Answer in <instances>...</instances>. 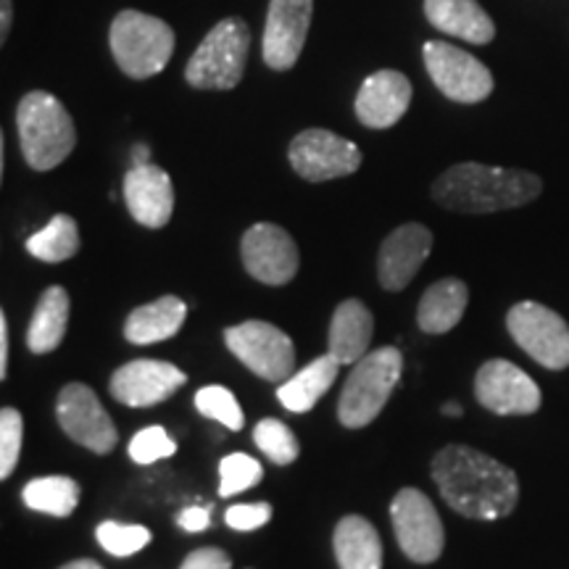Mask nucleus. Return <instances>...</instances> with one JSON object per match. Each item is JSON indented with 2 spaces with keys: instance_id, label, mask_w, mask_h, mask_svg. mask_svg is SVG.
Listing matches in <instances>:
<instances>
[{
  "instance_id": "34",
  "label": "nucleus",
  "mask_w": 569,
  "mask_h": 569,
  "mask_svg": "<svg viewBox=\"0 0 569 569\" xmlns=\"http://www.w3.org/2000/svg\"><path fill=\"white\" fill-rule=\"evenodd\" d=\"M177 443L169 438V432L161 425H151L146 430H140L138 436L130 440V457L138 465H153L159 459L174 457Z\"/></svg>"
},
{
  "instance_id": "33",
  "label": "nucleus",
  "mask_w": 569,
  "mask_h": 569,
  "mask_svg": "<svg viewBox=\"0 0 569 569\" xmlns=\"http://www.w3.org/2000/svg\"><path fill=\"white\" fill-rule=\"evenodd\" d=\"M21 438H24V419L17 409L6 407L0 411V478L3 480H9L13 469H17Z\"/></svg>"
},
{
  "instance_id": "2",
  "label": "nucleus",
  "mask_w": 569,
  "mask_h": 569,
  "mask_svg": "<svg viewBox=\"0 0 569 569\" xmlns=\"http://www.w3.org/2000/svg\"><path fill=\"white\" fill-rule=\"evenodd\" d=\"M543 193V180L528 169L465 161L432 182V201L457 213H496L528 206Z\"/></svg>"
},
{
  "instance_id": "17",
  "label": "nucleus",
  "mask_w": 569,
  "mask_h": 569,
  "mask_svg": "<svg viewBox=\"0 0 569 569\" xmlns=\"http://www.w3.org/2000/svg\"><path fill=\"white\" fill-rule=\"evenodd\" d=\"M432 232L425 224L409 222L396 227L393 232L382 240L380 253H377V277L380 284L390 293H398L415 280L419 269L432 251Z\"/></svg>"
},
{
  "instance_id": "4",
  "label": "nucleus",
  "mask_w": 569,
  "mask_h": 569,
  "mask_svg": "<svg viewBox=\"0 0 569 569\" xmlns=\"http://www.w3.org/2000/svg\"><path fill=\"white\" fill-rule=\"evenodd\" d=\"M109 46L117 67L132 80H151L167 69L174 53V30L167 21L134 9L119 11L111 21Z\"/></svg>"
},
{
  "instance_id": "6",
  "label": "nucleus",
  "mask_w": 569,
  "mask_h": 569,
  "mask_svg": "<svg viewBox=\"0 0 569 569\" xmlns=\"http://www.w3.org/2000/svg\"><path fill=\"white\" fill-rule=\"evenodd\" d=\"M251 30L243 19L230 17L217 21L190 56L184 82L196 90H232L246 74Z\"/></svg>"
},
{
  "instance_id": "39",
  "label": "nucleus",
  "mask_w": 569,
  "mask_h": 569,
  "mask_svg": "<svg viewBox=\"0 0 569 569\" xmlns=\"http://www.w3.org/2000/svg\"><path fill=\"white\" fill-rule=\"evenodd\" d=\"M13 21V0H0V42L9 40Z\"/></svg>"
},
{
  "instance_id": "22",
  "label": "nucleus",
  "mask_w": 569,
  "mask_h": 569,
  "mask_svg": "<svg viewBox=\"0 0 569 569\" xmlns=\"http://www.w3.org/2000/svg\"><path fill=\"white\" fill-rule=\"evenodd\" d=\"M188 306L177 296H161L156 301L138 306L124 322V338L134 346H153L174 338L182 330Z\"/></svg>"
},
{
  "instance_id": "26",
  "label": "nucleus",
  "mask_w": 569,
  "mask_h": 569,
  "mask_svg": "<svg viewBox=\"0 0 569 569\" xmlns=\"http://www.w3.org/2000/svg\"><path fill=\"white\" fill-rule=\"evenodd\" d=\"M69 293L59 284H53L40 296L30 330H27V346L32 353H51L61 346L69 327Z\"/></svg>"
},
{
  "instance_id": "15",
  "label": "nucleus",
  "mask_w": 569,
  "mask_h": 569,
  "mask_svg": "<svg viewBox=\"0 0 569 569\" xmlns=\"http://www.w3.org/2000/svg\"><path fill=\"white\" fill-rule=\"evenodd\" d=\"M315 0H269L261 56L274 71H290L301 59L309 38Z\"/></svg>"
},
{
  "instance_id": "12",
  "label": "nucleus",
  "mask_w": 569,
  "mask_h": 569,
  "mask_svg": "<svg viewBox=\"0 0 569 569\" xmlns=\"http://www.w3.org/2000/svg\"><path fill=\"white\" fill-rule=\"evenodd\" d=\"M56 419L74 443L90 448L92 453L106 457L117 448V425L101 407L96 390L84 382H69L61 388L59 401H56Z\"/></svg>"
},
{
  "instance_id": "5",
  "label": "nucleus",
  "mask_w": 569,
  "mask_h": 569,
  "mask_svg": "<svg viewBox=\"0 0 569 569\" xmlns=\"http://www.w3.org/2000/svg\"><path fill=\"white\" fill-rule=\"evenodd\" d=\"M403 356L393 346H382L359 359L348 375L338 401V419L348 430L375 422L401 380Z\"/></svg>"
},
{
  "instance_id": "30",
  "label": "nucleus",
  "mask_w": 569,
  "mask_h": 569,
  "mask_svg": "<svg viewBox=\"0 0 569 569\" xmlns=\"http://www.w3.org/2000/svg\"><path fill=\"white\" fill-rule=\"evenodd\" d=\"M196 409L201 411L203 417H209L213 422L227 427V430H243V422H246L243 409H240L238 398L222 386H206L198 390Z\"/></svg>"
},
{
  "instance_id": "13",
  "label": "nucleus",
  "mask_w": 569,
  "mask_h": 569,
  "mask_svg": "<svg viewBox=\"0 0 569 569\" xmlns=\"http://www.w3.org/2000/svg\"><path fill=\"white\" fill-rule=\"evenodd\" d=\"M475 396H478L480 407L501 417L536 415L543 401L536 380L507 359H490L478 369Z\"/></svg>"
},
{
  "instance_id": "1",
  "label": "nucleus",
  "mask_w": 569,
  "mask_h": 569,
  "mask_svg": "<svg viewBox=\"0 0 569 569\" xmlns=\"http://www.w3.org/2000/svg\"><path fill=\"white\" fill-rule=\"evenodd\" d=\"M443 501L469 519L509 517L519 503L515 469L472 446L451 443L440 448L430 467Z\"/></svg>"
},
{
  "instance_id": "9",
  "label": "nucleus",
  "mask_w": 569,
  "mask_h": 569,
  "mask_svg": "<svg viewBox=\"0 0 569 569\" xmlns=\"http://www.w3.org/2000/svg\"><path fill=\"white\" fill-rule=\"evenodd\" d=\"M224 343L253 375L269 382H284L296 369V348L280 327L248 319L243 325L227 327Z\"/></svg>"
},
{
  "instance_id": "23",
  "label": "nucleus",
  "mask_w": 569,
  "mask_h": 569,
  "mask_svg": "<svg viewBox=\"0 0 569 569\" xmlns=\"http://www.w3.org/2000/svg\"><path fill=\"white\" fill-rule=\"evenodd\" d=\"M469 303V288L457 277H446L425 290L419 298L417 325L427 336H443L453 330L465 317Z\"/></svg>"
},
{
  "instance_id": "21",
  "label": "nucleus",
  "mask_w": 569,
  "mask_h": 569,
  "mask_svg": "<svg viewBox=\"0 0 569 569\" xmlns=\"http://www.w3.org/2000/svg\"><path fill=\"white\" fill-rule=\"evenodd\" d=\"M375 332V319L369 315V309L359 298H348L336 309L330 322V351L340 365H356L359 359H365L369 353V343H372Z\"/></svg>"
},
{
  "instance_id": "27",
  "label": "nucleus",
  "mask_w": 569,
  "mask_h": 569,
  "mask_svg": "<svg viewBox=\"0 0 569 569\" xmlns=\"http://www.w3.org/2000/svg\"><path fill=\"white\" fill-rule=\"evenodd\" d=\"M27 251L46 264H61L80 251V227L69 213H56L40 232L27 238Z\"/></svg>"
},
{
  "instance_id": "10",
  "label": "nucleus",
  "mask_w": 569,
  "mask_h": 569,
  "mask_svg": "<svg viewBox=\"0 0 569 569\" xmlns=\"http://www.w3.org/2000/svg\"><path fill=\"white\" fill-rule=\"evenodd\" d=\"M396 540L417 565H432L446 546V530L432 501L419 488H401L390 503Z\"/></svg>"
},
{
  "instance_id": "28",
  "label": "nucleus",
  "mask_w": 569,
  "mask_h": 569,
  "mask_svg": "<svg viewBox=\"0 0 569 569\" xmlns=\"http://www.w3.org/2000/svg\"><path fill=\"white\" fill-rule=\"evenodd\" d=\"M21 496H24V503L32 511L51 517H69L80 503V486H77V480L63 478V475H51V478L27 482Z\"/></svg>"
},
{
  "instance_id": "16",
  "label": "nucleus",
  "mask_w": 569,
  "mask_h": 569,
  "mask_svg": "<svg viewBox=\"0 0 569 569\" xmlns=\"http://www.w3.org/2000/svg\"><path fill=\"white\" fill-rule=\"evenodd\" d=\"M188 382V375L169 361H127L111 375V396L130 409H148L172 398Z\"/></svg>"
},
{
  "instance_id": "8",
  "label": "nucleus",
  "mask_w": 569,
  "mask_h": 569,
  "mask_svg": "<svg viewBox=\"0 0 569 569\" xmlns=\"http://www.w3.org/2000/svg\"><path fill=\"white\" fill-rule=\"evenodd\" d=\"M425 69L436 88L453 103H480L493 92V74L480 59L443 40H430L422 48Z\"/></svg>"
},
{
  "instance_id": "40",
  "label": "nucleus",
  "mask_w": 569,
  "mask_h": 569,
  "mask_svg": "<svg viewBox=\"0 0 569 569\" xmlns=\"http://www.w3.org/2000/svg\"><path fill=\"white\" fill-rule=\"evenodd\" d=\"M132 163H134V167H142V163H151V148L142 146V142H140V146H134L132 148Z\"/></svg>"
},
{
  "instance_id": "7",
  "label": "nucleus",
  "mask_w": 569,
  "mask_h": 569,
  "mask_svg": "<svg viewBox=\"0 0 569 569\" xmlns=\"http://www.w3.org/2000/svg\"><path fill=\"white\" fill-rule=\"evenodd\" d=\"M515 343L546 369L569 367V325L565 317L538 301H519L507 315Z\"/></svg>"
},
{
  "instance_id": "31",
  "label": "nucleus",
  "mask_w": 569,
  "mask_h": 569,
  "mask_svg": "<svg viewBox=\"0 0 569 569\" xmlns=\"http://www.w3.org/2000/svg\"><path fill=\"white\" fill-rule=\"evenodd\" d=\"M264 478V469L248 453H230L219 461V496L230 498L243 490L259 486Z\"/></svg>"
},
{
  "instance_id": "29",
  "label": "nucleus",
  "mask_w": 569,
  "mask_h": 569,
  "mask_svg": "<svg viewBox=\"0 0 569 569\" xmlns=\"http://www.w3.org/2000/svg\"><path fill=\"white\" fill-rule=\"evenodd\" d=\"M256 446L264 451V457L272 461V465H293L301 453V446H298V438L293 436L288 425L280 422V419H261L253 430Z\"/></svg>"
},
{
  "instance_id": "20",
  "label": "nucleus",
  "mask_w": 569,
  "mask_h": 569,
  "mask_svg": "<svg viewBox=\"0 0 569 569\" xmlns=\"http://www.w3.org/2000/svg\"><path fill=\"white\" fill-rule=\"evenodd\" d=\"M425 17L436 30L472 46H488L496 38V24L478 0H425Z\"/></svg>"
},
{
  "instance_id": "38",
  "label": "nucleus",
  "mask_w": 569,
  "mask_h": 569,
  "mask_svg": "<svg viewBox=\"0 0 569 569\" xmlns=\"http://www.w3.org/2000/svg\"><path fill=\"white\" fill-rule=\"evenodd\" d=\"M9 322H6V315H0V380L9 375Z\"/></svg>"
},
{
  "instance_id": "41",
  "label": "nucleus",
  "mask_w": 569,
  "mask_h": 569,
  "mask_svg": "<svg viewBox=\"0 0 569 569\" xmlns=\"http://www.w3.org/2000/svg\"><path fill=\"white\" fill-rule=\"evenodd\" d=\"M61 569H103L98 565L96 559H77V561H69V565H63Z\"/></svg>"
},
{
  "instance_id": "14",
  "label": "nucleus",
  "mask_w": 569,
  "mask_h": 569,
  "mask_svg": "<svg viewBox=\"0 0 569 569\" xmlns=\"http://www.w3.org/2000/svg\"><path fill=\"white\" fill-rule=\"evenodd\" d=\"M243 267L253 280L264 284H288L298 274L301 253L288 230L272 222H259L248 227L240 240Z\"/></svg>"
},
{
  "instance_id": "24",
  "label": "nucleus",
  "mask_w": 569,
  "mask_h": 569,
  "mask_svg": "<svg viewBox=\"0 0 569 569\" xmlns=\"http://www.w3.org/2000/svg\"><path fill=\"white\" fill-rule=\"evenodd\" d=\"M340 367L343 365L327 351L325 356H319L311 365H306L303 369H298L296 375H290L288 380L280 382L277 398H280L282 407L293 411V415H306V411L315 409L319 398L332 388Z\"/></svg>"
},
{
  "instance_id": "19",
  "label": "nucleus",
  "mask_w": 569,
  "mask_h": 569,
  "mask_svg": "<svg viewBox=\"0 0 569 569\" xmlns=\"http://www.w3.org/2000/svg\"><path fill=\"white\" fill-rule=\"evenodd\" d=\"M124 201L134 222L148 230H161L174 213L172 177L153 163L132 167L124 177Z\"/></svg>"
},
{
  "instance_id": "37",
  "label": "nucleus",
  "mask_w": 569,
  "mask_h": 569,
  "mask_svg": "<svg viewBox=\"0 0 569 569\" xmlns=\"http://www.w3.org/2000/svg\"><path fill=\"white\" fill-rule=\"evenodd\" d=\"M177 522H180V528L188 532H203L211 525V511L201 507H190L182 511Z\"/></svg>"
},
{
  "instance_id": "35",
  "label": "nucleus",
  "mask_w": 569,
  "mask_h": 569,
  "mask_svg": "<svg viewBox=\"0 0 569 569\" xmlns=\"http://www.w3.org/2000/svg\"><path fill=\"white\" fill-rule=\"evenodd\" d=\"M272 519V507L269 503H234L224 511V522L227 528L238 530V532H251L264 528V525Z\"/></svg>"
},
{
  "instance_id": "3",
  "label": "nucleus",
  "mask_w": 569,
  "mask_h": 569,
  "mask_svg": "<svg viewBox=\"0 0 569 569\" xmlns=\"http://www.w3.org/2000/svg\"><path fill=\"white\" fill-rule=\"evenodd\" d=\"M17 130L24 161L34 172H51L77 146L74 119L48 90H32L17 106Z\"/></svg>"
},
{
  "instance_id": "36",
  "label": "nucleus",
  "mask_w": 569,
  "mask_h": 569,
  "mask_svg": "<svg viewBox=\"0 0 569 569\" xmlns=\"http://www.w3.org/2000/svg\"><path fill=\"white\" fill-rule=\"evenodd\" d=\"M180 569H232V559L222 549L206 546V549L188 553Z\"/></svg>"
},
{
  "instance_id": "18",
  "label": "nucleus",
  "mask_w": 569,
  "mask_h": 569,
  "mask_svg": "<svg viewBox=\"0 0 569 569\" xmlns=\"http://www.w3.org/2000/svg\"><path fill=\"white\" fill-rule=\"evenodd\" d=\"M411 82L407 74L396 69H380L369 74L356 92V119L369 130H388L411 106Z\"/></svg>"
},
{
  "instance_id": "32",
  "label": "nucleus",
  "mask_w": 569,
  "mask_h": 569,
  "mask_svg": "<svg viewBox=\"0 0 569 569\" xmlns=\"http://www.w3.org/2000/svg\"><path fill=\"white\" fill-rule=\"evenodd\" d=\"M96 538L111 557H132L151 543V530L142 528V525H122L109 519V522L98 525Z\"/></svg>"
},
{
  "instance_id": "42",
  "label": "nucleus",
  "mask_w": 569,
  "mask_h": 569,
  "mask_svg": "<svg viewBox=\"0 0 569 569\" xmlns=\"http://www.w3.org/2000/svg\"><path fill=\"white\" fill-rule=\"evenodd\" d=\"M443 415H446V417H461V415H465V411H461V407H459V403L448 401V403H446V407H443Z\"/></svg>"
},
{
  "instance_id": "25",
  "label": "nucleus",
  "mask_w": 569,
  "mask_h": 569,
  "mask_svg": "<svg viewBox=\"0 0 569 569\" xmlns=\"http://www.w3.org/2000/svg\"><path fill=\"white\" fill-rule=\"evenodd\" d=\"M332 549L340 569H382V540L369 519L348 515L338 522Z\"/></svg>"
},
{
  "instance_id": "11",
  "label": "nucleus",
  "mask_w": 569,
  "mask_h": 569,
  "mask_svg": "<svg viewBox=\"0 0 569 569\" xmlns=\"http://www.w3.org/2000/svg\"><path fill=\"white\" fill-rule=\"evenodd\" d=\"M290 167L306 182H330L353 174L361 167V151L356 142L330 130H303L290 140Z\"/></svg>"
}]
</instances>
